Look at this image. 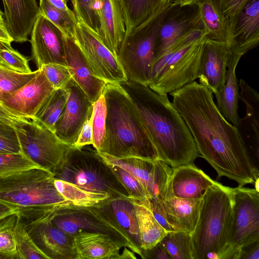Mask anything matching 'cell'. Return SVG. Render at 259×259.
I'll return each instance as SVG.
<instances>
[{
  "instance_id": "cell-20",
  "label": "cell",
  "mask_w": 259,
  "mask_h": 259,
  "mask_svg": "<svg viewBox=\"0 0 259 259\" xmlns=\"http://www.w3.org/2000/svg\"><path fill=\"white\" fill-rule=\"evenodd\" d=\"M239 86L240 99L244 103L246 114L239 119L236 127L244 143L246 150L254 163L259 159V95L244 80L241 79Z\"/></svg>"
},
{
  "instance_id": "cell-29",
  "label": "cell",
  "mask_w": 259,
  "mask_h": 259,
  "mask_svg": "<svg viewBox=\"0 0 259 259\" xmlns=\"http://www.w3.org/2000/svg\"><path fill=\"white\" fill-rule=\"evenodd\" d=\"M192 5L197 9L207 37L231 46L229 19L223 13L219 0H194Z\"/></svg>"
},
{
  "instance_id": "cell-18",
  "label": "cell",
  "mask_w": 259,
  "mask_h": 259,
  "mask_svg": "<svg viewBox=\"0 0 259 259\" xmlns=\"http://www.w3.org/2000/svg\"><path fill=\"white\" fill-rule=\"evenodd\" d=\"M232 50L226 42L207 37L204 41L198 78L199 83L212 94L219 92L225 83L227 63Z\"/></svg>"
},
{
  "instance_id": "cell-35",
  "label": "cell",
  "mask_w": 259,
  "mask_h": 259,
  "mask_svg": "<svg viewBox=\"0 0 259 259\" xmlns=\"http://www.w3.org/2000/svg\"><path fill=\"white\" fill-rule=\"evenodd\" d=\"M13 234L17 259H48L35 245L27 232L23 221L18 213Z\"/></svg>"
},
{
  "instance_id": "cell-55",
  "label": "cell",
  "mask_w": 259,
  "mask_h": 259,
  "mask_svg": "<svg viewBox=\"0 0 259 259\" xmlns=\"http://www.w3.org/2000/svg\"><path fill=\"white\" fill-rule=\"evenodd\" d=\"M15 213L17 212L16 211L10 209L8 207L0 204V219Z\"/></svg>"
},
{
  "instance_id": "cell-46",
  "label": "cell",
  "mask_w": 259,
  "mask_h": 259,
  "mask_svg": "<svg viewBox=\"0 0 259 259\" xmlns=\"http://www.w3.org/2000/svg\"><path fill=\"white\" fill-rule=\"evenodd\" d=\"M21 152V148L15 128L0 121V153Z\"/></svg>"
},
{
  "instance_id": "cell-22",
  "label": "cell",
  "mask_w": 259,
  "mask_h": 259,
  "mask_svg": "<svg viewBox=\"0 0 259 259\" xmlns=\"http://www.w3.org/2000/svg\"><path fill=\"white\" fill-rule=\"evenodd\" d=\"M231 46L244 55L259 43V0H250L233 18H230Z\"/></svg>"
},
{
  "instance_id": "cell-3",
  "label": "cell",
  "mask_w": 259,
  "mask_h": 259,
  "mask_svg": "<svg viewBox=\"0 0 259 259\" xmlns=\"http://www.w3.org/2000/svg\"><path fill=\"white\" fill-rule=\"evenodd\" d=\"M106 130L99 152L115 158L158 159L156 148L144 128L130 97L119 83H107Z\"/></svg>"
},
{
  "instance_id": "cell-47",
  "label": "cell",
  "mask_w": 259,
  "mask_h": 259,
  "mask_svg": "<svg viewBox=\"0 0 259 259\" xmlns=\"http://www.w3.org/2000/svg\"><path fill=\"white\" fill-rule=\"evenodd\" d=\"M250 0H219L225 15L229 19L236 16Z\"/></svg>"
},
{
  "instance_id": "cell-56",
  "label": "cell",
  "mask_w": 259,
  "mask_h": 259,
  "mask_svg": "<svg viewBox=\"0 0 259 259\" xmlns=\"http://www.w3.org/2000/svg\"><path fill=\"white\" fill-rule=\"evenodd\" d=\"M181 7L191 6L194 0H174Z\"/></svg>"
},
{
  "instance_id": "cell-42",
  "label": "cell",
  "mask_w": 259,
  "mask_h": 259,
  "mask_svg": "<svg viewBox=\"0 0 259 259\" xmlns=\"http://www.w3.org/2000/svg\"><path fill=\"white\" fill-rule=\"evenodd\" d=\"M29 60L25 56L14 49L11 44L0 41V64L14 71L31 73Z\"/></svg>"
},
{
  "instance_id": "cell-32",
  "label": "cell",
  "mask_w": 259,
  "mask_h": 259,
  "mask_svg": "<svg viewBox=\"0 0 259 259\" xmlns=\"http://www.w3.org/2000/svg\"><path fill=\"white\" fill-rule=\"evenodd\" d=\"M54 183L62 196L76 206L100 205L112 199L107 193L91 191L68 181L55 178Z\"/></svg>"
},
{
  "instance_id": "cell-45",
  "label": "cell",
  "mask_w": 259,
  "mask_h": 259,
  "mask_svg": "<svg viewBox=\"0 0 259 259\" xmlns=\"http://www.w3.org/2000/svg\"><path fill=\"white\" fill-rule=\"evenodd\" d=\"M55 90L64 89L72 78L68 66L58 64H47L40 68Z\"/></svg>"
},
{
  "instance_id": "cell-13",
  "label": "cell",
  "mask_w": 259,
  "mask_h": 259,
  "mask_svg": "<svg viewBox=\"0 0 259 259\" xmlns=\"http://www.w3.org/2000/svg\"><path fill=\"white\" fill-rule=\"evenodd\" d=\"M99 153L108 164L120 167L134 176L143 187L149 200L164 199L172 170V167L166 163L159 159L135 157L118 159Z\"/></svg>"
},
{
  "instance_id": "cell-36",
  "label": "cell",
  "mask_w": 259,
  "mask_h": 259,
  "mask_svg": "<svg viewBox=\"0 0 259 259\" xmlns=\"http://www.w3.org/2000/svg\"><path fill=\"white\" fill-rule=\"evenodd\" d=\"M160 242L171 259H193L190 233L169 232Z\"/></svg>"
},
{
  "instance_id": "cell-30",
  "label": "cell",
  "mask_w": 259,
  "mask_h": 259,
  "mask_svg": "<svg viewBox=\"0 0 259 259\" xmlns=\"http://www.w3.org/2000/svg\"><path fill=\"white\" fill-rule=\"evenodd\" d=\"M137 220L141 248L147 250L160 242L168 233L155 219L151 211L150 200L142 201L129 197Z\"/></svg>"
},
{
  "instance_id": "cell-39",
  "label": "cell",
  "mask_w": 259,
  "mask_h": 259,
  "mask_svg": "<svg viewBox=\"0 0 259 259\" xmlns=\"http://www.w3.org/2000/svg\"><path fill=\"white\" fill-rule=\"evenodd\" d=\"M106 112L105 99L102 94L93 103L92 117V145L98 151L100 150L105 137Z\"/></svg>"
},
{
  "instance_id": "cell-19",
  "label": "cell",
  "mask_w": 259,
  "mask_h": 259,
  "mask_svg": "<svg viewBox=\"0 0 259 259\" xmlns=\"http://www.w3.org/2000/svg\"><path fill=\"white\" fill-rule=\"evenodd\" d=\"M216 182L195 164L174 167L164 198H201L205 191Z\"/></svg>"
},
{
  "instance_id": "cell-23",
  "label": "cell",
  "mask_w": 259,
  "mask_h": 259,
  "mask_svg": "<svg viewBox=\"0 0 259 259\" xmlns=\"http://www.w3.org/2000/svg\"><path fill=\"white\" fill-rule=\"evenodd\" d=\"M65 52L72 78L94 103L103 94L107 83L93 74L84 54L73 38L65 36Z\"/></svg>"
},
{
  "instance_id": "cell-5",
  "label": "cell",
  "mask_w": 259,
  "mask_h": 259,
  "mask_svg": "<svg viewBox=\"0 0 259 259\" xmlns=\"http://www.w3.org/2000/svg\"><path fill=\"white\" fill-rule=\"evenodd\" d=\"M192 29L165 50L154 62L148 86L167 95L194 81L199 76L205 32Z\"/></svg>"
},
{
  "instance_id": "cell-54",
  "label": "cell",
  "mask_w": 259,
  "mask_h": 259,
  "mask_svg": "<svg viewBox=\"0 0 259 259\" xmlns=\"http://www.w3.org/2000/svg\"><path fill=\"white\" fill-rule=\"evenodd\" d=\"M135 259L137 258L135 253L131 249L126 247H124V249L121 253H120L119 259Z\"/></svg>"
},
{
  "instance_id": "cell-4",
  "label": "cell",
  "mask_w": 259,
  "mask_h": 259,
  "mask_svg": "<svg viewBox=\"0 0 259 259\" xmlns=\"http://www.w3.org/2000/svg\"><path fill=\"white\" fill-rule=\"evenodd\" d=\"M54 181V175L40 167L0 177V204L27 220L72 203L58 192Z\"/></svg>"
},
{
  "instance_id": "cell-25",
  "label": "cell",
  "mask_w": 259,
  "mask_h": 259,
  "mask_svg": "<svg viewBox=\"0 0 259 259\" xmlns=\"http://www.w3.org/2000/svg\"><path fill=\"white\" fill-rule=\"evenodd\" d=\"M76 259H119L123 245L103 233L81 231L73 237Z\"/></svg>"
},
{
  "instance_id": "cell-48",
  "label": "cell",
  "mask_w": 259,
  "mask_h": 259,
  "mask_svg": "<svg viewBox=\"0 0 259 259\" xmlns=\"http://www.w3.org/2000/svg\"><path fill=\"white\" fill-rule=\"evenodd\" d=\"M92 113L84 124L75 144L76 147H82L93 144V131L92 126Z\"/></svg>"
},
{
  "instance_id": "cell-50",
  "label": "cell",
  "mask_w": 259,
  "mask_h": 259,
  "mask_svg": "<svg viewBox=\"0 0 259 259\" xmlns=\"http://www.w3.org/2000/svg\"><path fill=\"white\" fill-rule=\"evenodd\" d=\"M259 240L242 246L239 251L238 259H258Z\"/></svg>"
},
{
  "instance_id": "cell-40",
  "label": "cell",
  "mask_w": 259,
  "mask_h": 259,
  "mask_svg": "<svg viewBox=\"0 0 259 259\" xmlns=\"http://www.w3.org/2000/svg\"><path fill=\"white\" fill-rule=\"evenodd\" d=\"M76 19L80 20L92 30L98 33V10L101 0H71Z\"/></svg>"
},
{
  "instance_id": "cell-2",
  "label": "cell",
  "mask_w": 259,
  "mask_h": 259,
  "mask_svg": "<svg viewBox=\"0 0 259 259\" xmlns=\"http://www.w3.org/2000/svg\"><path fill=\"white\" fill-rule=\"evenodd\" d=\"M132 100L157 152L158 159L174 168L194 164L200 156L185 121L167 95L130 80L119 83Z\"/></svg>"
},
{
  "instance_id": "cell-15",
  "label": "cell",
  "mask_w": 259,
  "mask_h": 259,
  "mask_svg": "<svg viewBox=\"0 0 259 259\" xmlns=\"http://www.w3.org/2000/svg\"><path fill=\"white\" fill-rule=\"evenodd\" d=\"M65 89L68 98L63 113L55 124L54 133L64 143L74 145L92 113L93 103L72 78Z\"/></svg>"
},
{
  "instance_id": "cell-41",
  "label": "cell",
  "mask_w": 259,
  "mask_h": 259,
  "mask_svg": "<svg viewBox=\"0 0 259 259\" xmlns=\"http://www.w3.org/2000/svg\"><path fill=\"white\" fill-rule=\"evenodd\" d=\"M38 69L29 73L18 72L0 64V95L19 89L37 74Z\"/></svg>"
},
{
  "instance_id": "cell-53",
  "label": "cell",
  "mask_w": 259,
  "mask_h": 259,
  "mask_svg": "<svg viewBox=\"0 0 259 259\" xmlns=\"http://www.w3.org/2000/svg\"><path fill=\"white\" fill-rule=\"evenodd\" d=\"M20 119L21 118L11 114L3 107H0V121L13 126L15 122Z\"/></svg>"
},
{
  "instance_id": "cell-33",
  "label": "cell",
  "mask_w": 259,
  "mask_h": 259,
  "mask_svg": "<svg viewBox=\"0 0 259 259\" xmlns=\"http://www.w3.org/2000/svg\"><path fill=\"white\" fill-rule=\"evenodd\" d=\"M67 98L68 93L65 88L55 90L32 120L54 132L55 124L63 113Z\"/></svg>"
},
{
  "instance_id": "cell-14",
  "label": "cell",
  "mask_w": 259,
  "mask_h": 259,
  "mask_svg": "<svg viewBox=\"0 0 259 259\" xmlns=\"http://www.w3.org/2000/svg\"><path fill=\"white\" fill-rule=\"evenodd\" d=\"M25 85L0 95V105L11 114L32 120L42 104L55 90L41 69Z\"/></svg>"
},
{
  "instance_id": "cell-12",
  "label": "cell",
  "mask_w": 259,
  "mask_h": 259,
  "mask_svg": "<svg viewBox=\"0 0 259 259\" xmlns=\"http://www.w3.org/2000/svg\"><path fill=\"white\" fill-rule=\"evenodd\" d=\"M76 19L74 40L93 74L107 83H120L128 80L117 56L106 47L96 32Z\"/></svg>"
},
{
  "instance_id": "cell-44",
  "label": "cell",
  "mask_w": 259,
  "mask_h": 259,
  "mask_svg": "<svg viewBox=\"0 0 259 259\" xmlns=\"http://www.w3.org/2000/svg\"><path fill=\"white\" fill-rule=\"evenodd\" d=\"M109 164L126 189L128 197L142 201L150 200L143 187L134 176L120 167Z\"/></svg>"
},
{
  "instance_id": "cell-9",
  "label": "cell",
  "mask_w": 259,
  "mask_h": 259,
  "mask_svg": "<svg viewBox=\"0 0 259 259\" xmlns=\"http://www.w3.org/2000/svg\"><path fill=\"white\" fill-rule=\"evenodd\" d=\"M109 201L94 206H79L72 203L63 205L50 213L51 221L72 238L81 231L109 234L142 258L143 250L134 243L118 224Z\"/></svg>"
},
{
  "instance_id": "cell-38",
  "label": "cell",
  "mask_w": 259,
  "mask_h": 259,
  "mask_svg": "<svg viewBox=\"0 0 259 259\" xmlns=\"http://www.w3.org/2000/svg\"><path fill=\"white\" fill-rule=\"evenodd\" d=\"M17 213L0 219V258H17L13 230Z\"/></svg>"
},
{
  "instance_id": "cell-49",
  "label": "cell",
  "mask_w": 259,
  "mask_h": 259,
  "mask_svg": "<svg viewBox=\"0 0 259 259\" xmlns=\"http://www.w3.org/2000/svg\"><path fill=\"white\" fill-rule=\"evenodd\" d=\"M144 259H171L161 242L157 243L152 248L143 250Z\"/></svg>"
},
{
  "instance_id": "cell-1",
  "label": "cell",
  "mask_w": 259,
  "mask_h": 259,
  "mask_svg": "<svg viewBox=\"0 0 259 259\" xmlns=\"http://www.w3.org/2000/svg\"><path fill=\"white\" fill-rule=\"evenodd\" d=\"M172 104L185 121L203 158L217 172L238 187L253 184L258 168L250 158L234 125L223 116L213 99L212 93L196 81L169 93Z\"/></svg>"
},
{
  "instance_id": "cell-57",
  "label": "cell",
  "mask_w": 259,
  "mask_h": 259,
  "mask_svg": "<svg viewBox=\"0 0 259 259\" xmlns=\"http://www.w3.org/2000/svg\"><path fill=\"white\" fill-rule=\"evenodd\" d=\"M254 185V189L259 192V177L255 178L253 184Z\"/></svg>"
},
{
  "instance_id": "cell-31",
  "label": "cell",
  "mask_w": 259,
  "mask_h": 259,
  "mask_svg": "<svg viewBox=\"0 0 259 259\" xmlns=\"http://www.w3.org/2000/svg\"><path fill=\"white\" fill-rule=\"evenodd\" d=\"M169 0H119L125 20V33L151 17Z\"/></svg>"
},
{
  "instance_id": "cell-8",
  "label": "cell",
  "mask_w": 259,
  "mask_h": 259,
  "mask_svg": "<svg viewBox=\"0 0 259 259\" xmlns=\"http://www.w3.org/2000/svg\"><path fill=\"white\" fill-rule=\"evenodd\" d=\"M175 5L174 0L168 1L148 20L125 34L117 57L128 80L149 84L155 58L156 33L161 21Z\"/></svg>"
},
{
  "instance_id": "cell-51",
  "label": "cell",
  "mask_w": 259,
  "mask_h": 259,
  "mask_svg": "<svg viewBox=\"0 0 259 259\" xmlns=\"http://www.w3.org/2000/svg\"><path fill=\"white\" fill-rule=\"evenodd\" d=\"M0 41L11 44L13 40L10 35L4 18V13L0 10Z\"/></svg>"
},
{
  "instance_id": "cell-34",
  "label": "cell",
  "mask_w": 259,
  "mask_h": 259,
  "mask_svg": "<svg viewBox=\"0 0 259 259\" xmlns=\"http://www.w3.org/2000/svg\"><path fill=\"white\" fill-rule=\"evenodd\" d=\"M109 204L118 224L141 249L137 217L131 201L128 198H117L111 199Z\"/></svg>"
},
{
  "instance_id": "cell-52",
  "label": "cell",
  "mask_w": 259,
  "mask_h": 259,
  "mask_svg": "<svg viewBox=\"0 0 259 259\" xmlns=\"http://www.w3.org/2000/svg\"><path fill=\"white\" fill-rule=\"evenodd\" d=\"M48 2L55 8L64 12L68 15L75 17V13L68 7L66 0H48Z\"/></svg>"
},
{
  "instance_id": "cell-58",
  "label": "cell",
  "mask_w": 259,
  "mask_h": 259,
  "mask_svg": "<svg viewBox=\"0 0 259 259\" xmlns=\"http://www.w3.org/2000/svg\"><path fill=\"white\" fill-rule=\"evenodd\" d=\"M0 107H2V106H1V105H0Z\"/></svg>"
},
{
  "instance_id": "cell-27",
  "label": "cell",
  "mask_w": 259,
  "mask_h": 259,
  "mask_svg": "<svg viewBox=\"0 0 259 259\" xmlns=\"http://www.w3.org/2000/svg\"><path fill=\"white\" fill-rule=\"evenodd\" d=\"M165 219L173 231L194 232L202 203L199 199H183L174 197L161 200Z\"/></svg>"
},
{
  "instance_id": "cell-17",
  "label": "cell",
  "mask_w": 259,
  "mask_h": 259,
  "mask_svg": "<svg viewBox=\"0 0 259 259\" xmlns=\"http://www.w3.org/2000/svg\"><path fill=\"white\" fill-rule=\"evenodd\" d=\"M51 213L34 219H21L35 245L48 259H76L73 238L52 223Z\"/></svg>"
},
{
  "instance_id": "cell-21",
  "label": "cell",
  "mask_w": 259,
  "mask_h": 259,
  "mask_svg": "<svg viewBox=\"0 0 259 259\" xmlns=\"http://www.w3.org/2000/svg\"><path fill=\"white\" fill-rule=\"evenodd\" d=\"M196 28L203 29L196 7L193 12H188L181 10L179 5L174 6L165 15L158 28L155 43V59L186 32Z\"/></svg>"
},
{
  "instance_id": "cell-43",
  "label": "cell",
  "mask_w": 259,
  "mask_h": 259,
  "mask_svg": "<svg viewBox=\"0 0 259 259\" xmlns=\"http://www.w3.org/2000/svg\"><path fill=\"white\" fill-rule=\"evenodd\" d=\"M39 167L21 152L13 153H0V177Z\"/></svg>"
},
{
  "instance_id": "cell-24",
  "label": "cell",
  "mask_w": 259,
  "mask_h": 259,
  "mask_svg": "<svg viewBox=\"0 0 259 259\" xmlns=\"http://www.w3.org/2000/svg\"><path fill=\"white\" fill-rule=\"evenodd\" d=\"M4 18L8 31L13 41L28 40L39 14L36 0H2Z\"/></svg>"
},
{
  "instance_id": "cell-6",
  "label": "cell",
  "mask_w": 259,
  "mask_h": 259,
  "mask_svg": "<svg viewBox=\"0 0 259 259\" xmlns=\"http://www.w3.org/2000/svg\"><path fill=\"white\" fill-rule=\"evenodd\" d=\"M232 189L217 182L204 192L191 234L193 259H216L225 248L231 222Z\"/></svg>"
},
{
  "instance_id": "cell-11",
  "label": "cell",
  "mask_w": 259,
  "mask_h": 259,
  "mask_svg": "<svg viewBox=\"0 0 259 259\" xmlns=\"http://www.w3.org/2000/svg\"><path fill=\"white\" fill-rule=\"evenodd\" d=\"M13 127L17 134L21 152L39 167L53 174L72 146L64 143L54 132L33 120L20 119Z\"/></svg>"
},
{
  "instance_id": "cell-7",
  "label": "cell",
  "mask_w": 259,
  "mask_h": 259,
  "mask_svg": "<svg viewBox=\"0 0 259 259\" xmlns=\"http://www.w3.org/2000/svg\"><path fill=\"white\" fill-rule=\"evenodd\" d=\"M53 175L55 179L91 191L107 193L112 199L128 198L127 192L110 165L92 145L71 146Z\"/></svg>"
},
{
  "instance_id": "cell-16",
  "label": "cell",
  "mask_w": 259,
  "mask_h": 259,
  "mask_svg": "<svg viewBox=\"0 0 259 259\" xmlns=\"http://www.w3.org/2000/svg\"><path fill=\"white\" fill-rule=\"evenodd\" d=\"M65 35L43 15L39 14L33 25L30 43L31 58L37 69L47 64L67 65Z\"/></svg>"
},
{
  "instance_id": "cell-26",
  "label": "cell",
  "mask_w": 259,
  "mask_h": 259,
  "mask_svg": "<svg viewBox=\"0 0 259 259\" xmlns=\"http://www.w3.org/2000/svg\"><path fill=\"white\" fill-rule=\"evenodd\" d=\"M98 15V34L106 47L117 56L125 33L124 17L119 0H101Z\"/></svg>"
},
{
  "instance_id": "cell-37",
  "label": "cell",
  "mask_w": 259,
  "mask_h": 259,
  "mask_svg": "<svg viewBox=\"0 0 259 259\" xmlns=\"http://www.w3.org/2000/svg\"><path fill=\"white\" fill-rule=\"evenodd\" d=\"M39 14L59 28L64 34L74 39L77 19L53 7L48 0H39Z\"/></svg>"
},
{
  "instance_id": "cell-10",
  "label": "cell",
  "mask_w": 259,
  "mask_h": 259,
  "mask_svg": "<svg viewBox=\"0 0 259 259\" xmlns=\"http://www.w3.org/2000/svg\"><path fill=\"white\" fill-rule=\"evenodd\" d=\"M259 240V192L254 189H232V211L226 245L216 259H238L240 248Z\"/></svg>"
},
{
  "instance_id": "cell-28",
  "label": "cell",
  "mask_w": 259,
  "mask_h": 259,
  "mask_svg": "<svg viewBox=\"0 0 259 259\" xmlns=\"http://www.w3.org/2000/svg\"><path fill=\"white\" fill-rule=\"evenodd\" d=\"M242 56L233 48L227 63L225 83L221 90L215 94L218 108L227 120L235 126L240 119L237 112L240 94L236 68Z\"/></svg>"
}]
</instances>
